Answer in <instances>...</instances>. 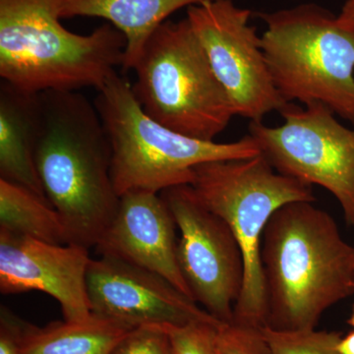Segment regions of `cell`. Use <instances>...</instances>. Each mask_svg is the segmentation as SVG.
I'll list each match as a JSON object with an SVG mask.
<instances>
[{
	"label": "cell",
	"mask_w": 354,
	"mask_h": 354,
	"mask_svg": "<svg viewBox=\"0 0 354 354\" xmlns=\"http://www.w3.org/2000/svg\"><path fill=\"white\" fill-rule=\"evenodd\" d=\"M111 354H172L171 339L160 326L131 330Z\"/></svg>",
	"instance_id": "obj_21"
},
{
	"label": "cell",
	"mask_w": 354,
	"mask_h": 354,
	"mask_svg": "<svg viewBox=\"0 0 354 354\" xmlns=\"http://www.w3.org/2000/svg\"><path fill=\"white\" fill-rule=\"evenodd\" d=\"M97 93L95 106L111 141V176L120 197L129 191L160 193L174 186L190 185L198 165L261 153L249 134L239 141L218 143L160 124L143 111L131 84L118 72Z\"/></svg>",
	"instance_id": "obj_4"
},
{
	"label": "cell",
	"mask_w": 354,
	"mask_h": 354,
	"mask_svg": "<svg viewBox=\"0 0 354 354\" xmlns=\"http://www.w3.org/2000/svg\"><path fill=\"white\" fill-rule=\"evenodd\" d=\"M279 113L283 123L278 127L249 123L261 155L279 174L332 193L354 225V129L321 104L300 108L290 102Z\"/></svg>",
	"instance_id": "obj_8"
},
{
	"label": "cell",
	"mask_w": 354,
	"mask_h": 354,
	"mask_svg": "<svg viewBox=\"0 0 354 354\" xmlns=\"http://www.w3.org/2000/svg\"><path fill=\"white\" fill-rule=\"evenodd\" d=\"M223 322H195L185 326H160L167 330L172 354H214L216 332Z\"/></svg>",
	"instance_id": "obj_20"
},
{
	"label": "cell",
	"mask_w": 354,
	"mask_h": 354,
	"mask_svg": "<svg viewBox=\"0 0 354 354\" xmlns=\"http://www.w3.org/2000/svg\"><path fill=\"white\" fill-rule=\"evenodd\" d=\"M313 203H288L263 232L265 326L272 329H315L324 312L354 295V247Z\"/></svg>",
	"instance_id": "obj_2"
},
{
	"label": "cell",
	"mask_w": 354,
	"mask_h": 354,
	"mask_svg": "<svg viewBox=\"0 0 354 354\" xmlns=\"http://www.w3.org/2000/svg\"><path fill=\"white\" fill-rule=\"evenodd\" d=\"M133 71V93L153 120L186 136L215 141L235 116L187 18L165 21L147 41Z\"/></svg>",
	"instance_id": "obj_6"
},
{
	"label": "cell",
	"mask_w": 354,
	"mask_h": 354,
	"mask_svg": "<svg viewBox=\"0 0 354 354\" xmlns=\"http://www.w3.org/2000/svg\"><path fill=\"white\" fill-rule=\"evenodd\" d=\"M39 99L35 162L41 187L69 243L90 249L102 241L120 206L108 133L95 102L78 91H46Z\"/></svg>",
	"instance_id": "obj_1"
},
{
	"label": "cell",
	"mask_w": 354,
	"mask_h": 354,
	"mask_svg": "<svg viewBox=\"0 0 354 354\" xmlns=\"http://www.w3.org/2000/svg\"><path fill=\"white\" fill-rule=\"evenodd\" d=\"M257 15L266 24V62L283 99L323 104L354 125V27L314 3Z\"/></svg>",
	"instance_id": "obj_5"
},
{
	"label": "cell",
	"mask_w": 354,
	"mask_h": 354,
	"mask_svg": "<svg viewBox=\"0 0 354 354\" xmlns=\"http://www.w3.org/2000/svg\"><path fill=\"white\" fill-rule=\"evenodd\" d=\"M348 323V325L351 326V327H353V330H354V304H353V312H351V317H349Z\"/></svg>",
	"instance_id": "obj_25"
},
{
	"label": "cell",
	"mask_w": 354,
	"mask_h": 354,
	"mask_svg": "<svg viewBox=\"0 0 354 354\" xmlns=\"http://www.w3.org/2000/svg\"><path fill=\"white\" fill-rule=\"evenodd\" d=\"M252 12L232 0H214L187 8V19L204 48L216 78L227 93L235 115L262 121L290 102L279 92L256 28Z\"/></svg>",
	"instance_id": "obj_10"
},
{
	"label": "cell",
	"mask_w": 354,
	"mask_h": 354,
	"mask_svg": "<svg viewBox=\"0 0 354 354\" xmlns=\"http://www.w3.org/2000/svg\"><path fill=\"white\" fill-rule=\"evenodd\" d=\"M337 21L346 27H354V0H346L337 15Z\"/></svg>",
	"instance_id": "obj_23"
},
{
	"label": "cell",
	"mask_w": 354,
	"mask_h": 354,
	"mask_svg": "<svg viewBox=\"0 0 354 354\" xmlns=\"http://www.w3.org/2000/svg\"><path fill=\"white\" fill-rule=\"evenodd\" d=\"M214 0H64L62 18L109 21L127 39L123 70H133L153 32L172 13Z\"/></svg>",
	"instance_id": "obj_15"
},
{
	"label": "cell",
	"mask_w": 354,
	"mask_h": 354,
	"mask_svg": "<svg viewBox=\"0 0 354 354\" xmlns=\"http://www.w3.org/2000/svg\"><path fill=\"white\" fill-rule=\"evenodd\" d=\"M88 249L53 244L0 230V292L41 291L60 304L64 321L79 323L93 316L88 304Z\"/></svg>",
	"instance_id": "obj_12"
},
{
	"label": "cell",
	"mask_w": 354,
	"mask_h": 354,
	"mask_svg": "<svg viewBox=\"0 0 354 354\" xmlns=\"http://www.w3.org/2000/svg\"><path fill=\"white\" fill-rule=\"evenodd\" d=\"M190 186L202 204L230 225L243 252L245 278L232 320L263 327V232L274 212L288 203L315 201L312 186L279 174L261 153L198 165Z\"/></svg>",
	"instance_id": "obj_7"
},
{
	"label": "cell",
	"mask_w": 354,
	"mask_h": 354,
	"mask_svg": "<svg viewBox=\"0 0 354 354\" xmlns=\"http://www.w3.org/2000/svg\"><path fill=\"white\" fill-rule=\"evenodd\" d=\"M263 335L272 354H339L341 333L327 330H274L262 327Z\"/></svg>",
	"instance_id": "obj_18"
},
{
	"label": "cell",
	"mask_w": 354,
	"mask_h": 354,
	"mask_svg": "<svg viewBox=\"0 0 354 354\" xmlns=\"http://www.w3.org/2000/svg\"><path fill=\"white\" fill-rule=\"evenodd\" d=\"M0 354H19L11 312L3 306L0 313Z\"/></svg>",
	"instance_id": "obj_22"
},
{
	"label": "cell",
	"mask_w": 354,
	"mask_h": 354,
	"mask_svg": "<svg viewBox=\"0 0 354 354\" xmlns=\"http://www.w3.org/2000/svg\"><path fill=\"white\" fill-rule=\"evenodd\" d=\"M176 220L177 262L193 299L220 322L234 319L243 290V252L230 225L202 204L190 185L160 193Z\"/></svg>",
	"instance_id": "obj_9"
},
{
	"label": "cell",
	"mask_w": 354,
	"mask_h": 354,
	"mask_svg": "<svg viewBox=\"0 0 354 354\" xmlns=\"http://www.w3.org/2000/svg\"><path fill=\"white\" fill-rule=\"evenodd\" d=\"M87 291L93 315L129 330L220 322L160 274L113 255L91 260Z\"/></svg>",
	"instance_id": "obj_11"
},
{
	"label": "cell",
	"mask_w": 354,
	"mask_h": 354,
	"mask_svg": "<svg viewBox=\"0 0 354 354\" xmlns=\"http://www.w3.org/2000/svg\"><path fill=\"white\" fill-rule=\"evenodd\" d=\"M64 0H0V77L24 92L99 88L122 67L127 39L106 23L78 35L62 26Z\"/></svg>",
	"instance_id": "obj_3"
},
{
	"label": "cell",
	"mask_w": 354,
	"mask_h": 354,
	"mask_svg": "<svg viewBox=\"0 0 354 354\" xmlns=\"http://www.w3.org/2000/svg\"><path fill=\"white\" fill-rule=\"evenodd\" d=\"M339 354H354V330L342 337L337 346Z\"/></svg>",
	"instance_id": "obj_24"
},
{
	"label": "cell",
	"mask_w": 354,
	"mask_h": 354,
	"mask_svg": "<svg viewBox=\"0 0 354 354\" xmlns=\"http://www.w3.org/2000/svg\"><path fill=\"white\" fill-rule=\"evenodd\" d=\"M176 228L160 193L129 191L121 195L113 223L95 248L99 255L115 256L160 274L193 299L177 262Z\"/></svg>",
	"instance_id": "obj_13"
},
{
	"label": "cell",
	"mask_w": 354,
	"mask_h": 354,
	"mask_svg": "<svg viewBox=\"0 0 354 354\" xmlns=\"http://www.w3.org/2000/svg\"><path fill=\"white\" fill-rule=\"evenodd\" d=\"M19 354H111L130 332L93 315L79 323H53L44 328L23 322L11 313Z\"/></svg>",
	"instance_id": "obj_16"
},
{
	"label": "cell",
	"mask_w": 354,
	"mask_h": 354,
	"mask_svg": "<svg viewBox=\"0 0 354 354\" xmlns=\"http://www.w3.org/2000/svg\"><path fill=\"white\" fill-rule=\"evenodd\" d=\"M39 128V94L24 92L2 81L0 178L24 186L46 199L35 162Z\"/></svg>",
	"instance_id": "obj_14"
},
{
	"label": "cell",
	"mask_w": 354,
	"mask_h": 354,
	"mask_svg": "<svg viewBox=\"0 0 354 354\" xmlns=\"http://www.w3.org/2000/svg\"><path fill=\"white\" fill-rule=\"evenodd\" d=\"M214 354H272L262 327L232 320L221 323L216 332Z\"/></svg>",
	"instance_id": "obj_19"
},
{
	"label": "cell",
	"mask_w": 354,
	"mask_h": 354,
	"mask_svg": "<svg viewBox=\"0 0 354 354\" xmlns=\"http://www.w3.org/2000/svg\"><path fill=\"white\" fill-rule=\"evenodd\" d=\"M0 230L53 244H69L66 228L48 200L1 178Z\"/></svg>",
	"instance_id": "obj_17"
}]
</instances>
